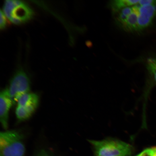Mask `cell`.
<instances>
[{"instance_id":"cell-1","label":"cell","mask_w":156,"mask_h":156,"mask_svg":"<svg viewBox=\"0 0 156 156\" xmlns=\"http://www.w3.org/2000/svg\"><path fill=\"white\" fill-rule=\"evenodd\" d=\"M97 156H129L133 148L129 144L113 138L102 140H89Z\"/></svg>"},{"instance_id":"cell-2","label":"cell","mask_w":156,"mask_h":156,"mask_svg":"<svg viewBox=\"0 0 156 156\" xmlns=\"http://www.w3.org/2000/svg\"><path fill=\"white\" fill-rule=\"evenodd\" d=\"M23 136L16 130H7L0 133V150L2 156H23L25 151Z\"/></svg>"},{"instance_id":"cell-3","label":"cell","mask_w":156,"mask_h":156,"mask_svg":"<svg viewBox=\"0 0 156 156\" xmlns=\"http://www.w3.org/2000/svg\"><path fill=\"white\" fill-rule=\"evenodd\" d=\"M3 12L12 23L23 24L30 20L34 16V11L28 4L16 0H7L4 4Z\"/></svg>"},{"instance_id":"cell-4","label":"cell","mask_w":156,"mask_h":156,"mask_svg":"<svg viewBox=\"0 0 156 156\" xmlns=\"http://www.w3.org/2000/svg\"><path fill=\"white\" fill-rule=\"evenodd\" d=\"M16 115L20 121L28 119L32 115L38 106L39 98L36 94L28 93L19 98L17 101Z\"/></svg>"},{"instance_id":"cell-5","label":"cell","mask_w":156,"mask_h":156,"mask_svg":"<svg viewBox=\"0 0 156 156\" xmlns=\"http://www.w3.org/2000/svg\"><path fill=\"white\" fill-rule=\"evenodd\" d=\"M30 87V81L28 75L23 70H18L11 79L8 88L13 103L16 102L21 95L29 93Z\"/></svg>"},{"instance_id":"cell-6","label":"cell","mask_w":156,"mask_h":156,"mask_svg":"<svg viewBox=\"0 0 156 156\" xmlns=\"http://www.w3.org/2000/svg\"><path fill=\"white\" fill-rule=\"evenodd\" d=\"M138 11V30L147 28L156 15V2L144 5H136Z\"/></svg>"},{"instance_id":"cell-7","label":"cell","mask_w":156,"mask_h":156,"mask_svg":"<svg viewBox=\"0 0 156 156\" xmlns=\"http://www.w3.org/2000/svg\"><path fill=\"white\" fill-rule=\"evenodd\" d=\"M13 104L8 89H3L0 94V121L5 129L8 127L9 113Z\"/></svg>"},{"instance_id":"cell-8","label":"cell","mask_w":156,"mask_h":156,"mask_svg":"<svg viewBox=\"0 0 156 156\" xmlns=\"http://www.w3.org/2000/svg\"><path fill=\"white\" fill-rule=\"evenodd\" d=\"M133 7V11L128 16L124 23L121 27L128 32H134L138 30V11L137 6Z\"/></svg>"},{"instance_id":"cell-9","label":"cell","mask_w":156,"mask_h":156,"mask_svg":"<svg viewBox=\"0 0 156 156\" xmlns=\"http://www.w3.org/2000/svg\"><path fill=\"white\" fill-rule=\"evenodd\" d=\"M137 0H116L111 2L110 7L114 12H118L121 10L127 7L138 4Z\"/></svg>"},{"instance_id":"cell-10","label":"cell","mask_w":156,"mask_h":156,"mask_svg":"<svg viewBox=\"0 0 156 156\" xmlns=\"http://www.w3.org/2000/svg\"><path fill=\"white\" fill-rule=\"evenodd\" d=\"M147 67L150 75L156 83V57L148 58Z\"/></svg>"},{"instance_id":"cell-11","label":"cell","mask_w":156,"mask_h":156,"mask_svg":"<svg viewBox=\"0 0 156 156\" xmlns=\"http://www.w3.org/2000/svg\"><path fill=\"white\" fill-rule=\"evenodd\" d=\"M1 17H0V28L1 29H3L7 26V22L6 17L3 11H1Z\"/></svg>"},{"instance_id":"cell-12","label":"cell","mask_w":156,"mask_h":156,"mask_svg":"<svg viewBox=\"0 0 156 156\" xmlns=\"http://www.w3.org/2000/svg\"><path fill=\"white\" fill-rule=\"evenodd\" d=\"M155 151L153 147L144 150L138 154L139 156H154Z\"/></svg>"},{"instance_id":"cell-13","label":"cell","mask_w":156,"mask_h":156,"mask_svg":"<svg viewBox=\"0 0 156 156\" xmlns=\"http://www.w3.org/2000/svg\"><path fill=\"white\" fill-rule=\"evenodd\" d=\"M156 2V1H153V0H142L139 1L138 4L140 5H144L152 4Z\"/></svg>"},{"instance_id":"cell-14","label":"cell","mask_w":156,"mask_h":156,"mask_svg":"<svg viewBox=\"0 0 156 156\" xmlns=\"http://www.w3.org/2000/svg\"><path fill=\"white\" fill-rule=\"evenodd\" d=\"M37 156H50L47 152L44 151H42L39 153Z\"/></svg>"},{"instance_id":"cell-15","label":"cell","mask_w":156,"mask_h":156,"mask_svg":"<svg viewBox=\"0 0 156 156\" xmlns=\"http://www.w3.org/2000/svg\"><path fill=\"white\" fill-rule=\"evenodd\" d=\"M153 148H154V150H155V154H156V147H154Z\"/></svg>"},{"instance_id":"cell-16","label":"cell","mask_w":156,"mask_h":156,"mask_svg":"<svg viewBox=\"0 0 156 156\" xmlns=\"http://www.w3.org/2000/svg\"><path fill=\"white\" fill-rule=\"evenodd\" d=\"M154 156H156V154H155V153Z\"/></svg>"},{"instance_id":"cell-17","label":"cell","mask_w":156,"mask_h":156,"mask_svg":"<svg viewBox=\"0 0 156 156\" xmlns=\"http://www.w3.org/2000/svg\"><path fill=\"white\" fill-rule=\"evenodd\" d=\"M1 156H2V155H1Z\"/></svg>"}]
</instances>
